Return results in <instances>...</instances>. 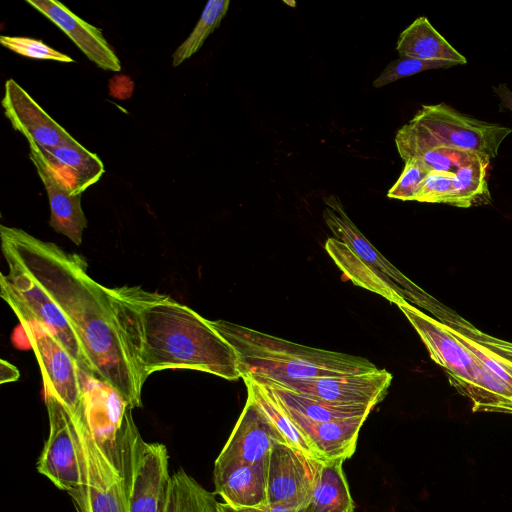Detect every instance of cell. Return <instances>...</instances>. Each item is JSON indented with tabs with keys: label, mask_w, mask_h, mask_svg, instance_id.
<instances>
[{
	"label": "cell",
	"mask_w": 512,
	"mask_h": 512,
	"mask_svg": "<svg viewBox=\"0 0 512 512\" xmlns=\"http://www.w3.org/2000/svg\"><path fill=\"white\" fill-rule=\"evenodd\" d=\"M6 262L23 270L54 301L74 330L94 377L134 409L141 392L114 318L106 287L93 280L78 254L15 227L0 226Z\"/></svg>",
	"instance_id": "obj_1"
},
{
	"label": "cell",
	"mask_w": 512,
	"mask_h": 512,
	"mask_svg": "<svg viewBox=\"0 0 512 512\" xmlns=\"http://www.w3.org/2000/svg\"><path fill=\"white\" fill-rule=\"evenodd\" d=\"M119 335L137 383L154 372L184 368L238 380L234 348L197 312L168 295L123 285L108 288Z\"/></svg>",
	"instance_id": "obj_2"
},
{
	"label": "cell",
	"mask_w": 512,
	"mask_h": 512,
	"mask_svg": "<svg viewBox=\"0 0 512 512\" xmlns=\"http://www.w3.org/2000/svg\"><path fill=\"white\" fill-rule=\"evenodd\" d=\"M209 322L236 351L241 378L302 380L377 369L360 356L304 346L225 320Z\"/></svg>",
	"instance_id": "obj_3"
},
{
	"label": "cell",
	"mask_w": 512,
	"mask_h": 512,
	"mask_svg": "<svg viewBox=\"0 0 512 512\" xmlns=\"http://www.w3.org/2000/svg\"><path fill=\"white\" fill-rule=\"evenodd\" d=\"M118 448L128 512H163L171 477L168 452L162 443L143 440L132 409L124 417Z\"/></svg>",
	"instance_id": "obj_4"
},
{
	"label": "cell",
	"mask_w": 512,
	"mask_h": 512,
	"mask_svg": "<svg viewBox=\"0 0 512 512\" xmlns=\"http://www.w3.org/2000/svg\"><path fill=\"white\" fill-rule=\"evenodd\" d=\"M397 306L419 334L431 359L444 369L450 384L471 401L473 412H478L482 368L470 349L448 325L425 314L408 301Z\"/></svg>",
	"instance_id": "obj_5"
},
{
	"label": "cell",
	"mask_w": 512,
	"mask_h": 512,
	"mask_svg": "<svg viewBox=\"0 0 512 512\" xmlns=\"http://www.w3.org/2000/svg\"><path fill=\"white\" fill-rule=\"evenodd\" d=\"M82 470L80 486L68 493L77 512H128L124 479L93 437L80 410L73 415Z\"/></svg>",
	"instance_id": "obj_6"
},
{
	"label": "cell",
	"mask_w": 512,
	"mask_h": 512,
	"mask_svg": "<svg viewBox=\"0 0 512 512\" xmlns=\"http://www.w3.org/2000/svg\"><path fill=\"white\" fill-rule=\"evenodd\" d=\"M6 263L8 273L0 275L2 299L19 321L33 320L46 325L68 350L78 367L94 377L80 341L59 307L23 270L11 262Z\"/></svg>",
	"instance_id": "obj_7"
},
{
	"label": "cell",
	"mask_w": 512,
	"mask_h": 512,
	"mask_svg": "<svg viewBox=\"0 0 512 512\" xmlns=\"http://www.w3.org/2000/svg\"><path fill=\"white\" fill-rule=\"evenodd\" d=\"M410 123L446 146L489 160L497 157L502 141L512 132L511 128L470 117L445 103L423 105Z\"/></svg>",
	"instance_id": "obj_8"
},
{
	"label": "cell",
	"mask_w": 512,
	"mask_h": 512,
	"mask_svg": "<svg viewBox=\"0 0 512 512\" xmlns=\"http://www.w3.org/2000/svg\"><path fill=\"white\" fill-rule=\"evenodd\" d=\"M49 436L37 462V470L58 489L70 493L82 481L77 430L73 415L53 394L44 392Z\"/></svg>",
	"instance_id": "obj_9"
},
{
	"label": "cell",
	"mask_w": 512,
	"mask_h": 512,
	"mask_svg": "<svg viewBox=\"0 0 512 512\" xmlns=\"http://www.w3.org/2000/svg\"><path fill=\"white\" fill-rule=\"evenodd\" d=\"M20 323L39 363L44 392L57 397L72 415L77 414L82 385L76 361L46 325L33 320Z\"/></svg>",
	"instance_id": "obj_10"
},
{
	"label": "cell",
	"mask_w": 512,
	"mask_h": 512,
	"mask_svg": "<svg viewBox=\"0 0 512 512\" xmlns=\"http://www.w3.org/2000/svg\"><path fill=\"white\" fill-rule=\"evenodd\" d=\"M322 463L287 443H275L267 462L268 504L305 508Z\"/></svg>",
	"instance_id": "obj_11"
},
{
	"label": "cell",
	"mask_w": 512,
	"mask_h": 512,
	"mask_svg": "<svg viewBox=\"0 0 512 512\" xmlns=\"http://www.w3.org/2000/svg\"><path fill=\"white\" fill-rule=\"evenodd\" d=\"M392 378L390 372L377 368L368 372L313 379L267 380L330 403L375 407L387 395Z\"/></svg>",
	"instance_id": "obj_12"
},
{
	"label": "cell",
	"mask_w": 512,
	"mask_h": 512,
	"mask_svg": "<svg viewBox=\"0 0 512 512\" xmlns=\"http://www.w3.org/2000/svg\"><path fill=\"white\" fill-rule=\"evenodd\" d=\"M81 412L100 447L119 469V435L126 412L133 409L111 386L80 369Z\"/></svg>",
	"instance_id": "obj_13"
},
{
	"label": "cell",
	"mask_w": 512,
	"mask_h": 512,
	"mask_svg": "<svg viewBox=\"0 0 512 512\" xmlns=\"http://www.w3.org/2000/svg\"><path fill=\"white\" fill-rule=\"evenodd\" d=\"M324 202L327 207L323 217L335 238L344 242L360 259L395 283L404 292L409 303L413 302L427 309L433 298L402 274L367 240L348 217L339 200L330 196Z\"/></svg>",
	"instance_id": "obj_14"
},
{
	"label": "cell",
	"mask_w": 512,
	"mask_h": 512,
	"mask_svg": "<svg viewBox=\"0 0 512 512\" xmlns=\"http://www.w3.org/2000/svg\"><path fill=\"white\" fill-rule=\"evenodd\" d=\"M277 442L287 443L272 423L247 399L227 442L215 460L214 469L265 462Z\"/></svg>",
	"instance_id": "obj_15"
},
{
	"label": "cell",
	"mask_w": 512,
	"mask_h": 512,
	"mask_svg": "<svg viewBox=\"0 0 512 512\" xmlns=\"http://www.w3.org/2000/svg\"><path fill=\"white\" fill-rule=\"evenodd\" d=\"M2 107L14 130L19 131L27 140L33 141L40 147H54L75 141L13 79L5 82Z\"/></svg>",
	"instance_id": "obj_16"
},
{
	"label": "cell",
	"mask_w": 512,
	"mask_h": 512,
	"mask_svg": "<svg viewBox=\"0 0 512 512\" xmlns=\"http://www.w3.org/2000/svg\"><path fill=\"white\" fill-rule=\"evenodd\" d=\"M30 151L72 193H82L99 181L105 173L104 164L76 140L54 147H40L31 140Z\"/></svg>",
	"instance_id": "obj_17"
},
{
	"label": "cell",
	"mask_w": 512,
	"mask_h": 512,
	"mask_svg": "<svg viewBox=\"0 0 512 512\" xmlns=\"http://www.w3.org/2000/svg\"><path fill=\"white\" fill-rule=\"evenodd\" d=\"M26 2L59 27L97 67L106 71H121L120 59L99 28L81 19L59 1Z\"/></svg>",
	"instance_id": "obj_18"
},
{
	"label": "cell",
	"mask_w": 512,
	"mask_h": 512,
	"mask_svg": "<svg viewBox=\"0 0 512 512\" xmlns=\"http://www.w3.org/2000/svg\"><path fill=\"white\" fill-rule=\"evenodd\" d=\"M395 143L404 161L417 158L435 171L456 174L460 168L485 158L476 153L446 146L410 122L398 130Z\"/></svg>",
	"instance_id": "obj_19"
},
{
	"label": "cell",
	"mask_w": 512,
	"mask_h": 512,
	"mask_svg": "<svg viewBox=\"0 0 512 512\" xmlns=\"http://www.w3.org/2000/svg\"><path fill=\"white\" fill-rule=\"evenodd\" d=\"M267 462L234 464L214 469V493L232 507L268 504Z\"/></svg>",
	"instance_id": "obj_20"
},
{
	"label": "cell",
	"mask_w": 512,
	"mask_h": 512,
	"mask_svg": "<svg viewBox=\"0 0 512 512\" xmlns=\"http://www.w3.org/2000/svg\"><path fill=\"white\" fill-rule=\"evenodd\" d=\"M285 412L324 461L351 458L356 450L359 431L367 419L357 417L317 423Z\"/></svg>",
	"instance_id": "obj_21"
},
{
	"label": "cell",
	"mask_w": 512,
	"mask_h": 512,
	"mask_svg": "<svg viewBox=\"0 0 512 512\" xmlns=\"http://www.w3.org/2000/svg\"><path fill=\"white\" fill-rule=\"evenodd\" d=\"M30 159L48 195L51 210L49 225L79 246L82 243L83 231L88 224L81 206L82 195L72 193L31 151Z\"/></svg>",
	"instance_id": "obj_22"
},
{
	"label": "cell",
	"mask_w": 512,
	"mask_h": 512,
	"mask_svg": "<svg viewBox=\"0 0 512 512\" xmlns=\"http://www.w3.org/2000/svg\"><path fill=\"white\" fill-rule=\"evenodd\" d=\"M244 377H250L261 385L285 411L317 423L368 417L374 408L364 405L330 403L289 390L261 377Z\"/></svg>",
	"instance_id": "obj_23"
},
{
	"label": "cell",
	"mask_w": 512,
	"mask_h": 512,
	"mask_svg": "<svg viewBox=\"0 0 512 512\" xmlns=\"http://www.w3.org/2000/svg\"><path fill=\"white\" fill-rule=\"evenodd\" d=\"M325 249L355 285L379 294L396 305L407 301L404 292L395 283L360 259L344 242L335 237L328 238Z\"/></svg>",
	"instance_id": "obj_24"
},
{
	"label": "cell",
	"mask_w": 512,
	"mask_h": 512,
	"mask_svg": "<svg viewBox=\"0 0 512 512\" xmlns=\"http://www.w3.org/2000/svg\"><path fill=\"white\" fill-rule=\"evenodd\" d=\"M396 49L400 57L419 60H441L456 65L466 64L459 53L429 22L425 16L418 17L399 35Z\"/></svg>",
	"instance_id": "obj_25"
},
{
	"label": "cell",
	"mask_w": 512,
	"mask_h": 512,
	"mask_svg": "<svg viewBox=\"0 0 512 512\" xmlns=\"http://www.w3.org/2000/svg\"><path fill=\"white\" fill-rule=\"evenodd\" d=\"M343 460L322 463L319 475L304 512H353L355 503L343 470Z\"/></svg>",
	"instance_id": "obj_26"
},
{
	"label": "cell",
	"mask_w": 512,
	"mask_h": 512,
	"mask_svg": "<svg viewBox=\"0 0 512 512\" xmlns=\"http://www.w3.org/2000/svg\"><path fill=\"white\" fill-rule=\"evenodd\" d=\"M242 379L247 388V399L272 423L285 438L287 444L308 457L325 462L277 401L250 377Z\"/></svg>",
	"instance_id": "obj_27"
},
{
	"label": "cell",
	"mask_w": 512,
	"mask_h": 512,
	"mask_svg": "<svg viewBox=\"0 0 512 512\" xmlns=\"http://www.w3.org/2000/svg\"><path fill=\"white\" fill-rule=\"evenodd\" d=\"M215 495L179 469L170 477L163 512H219Z\"/></svg>",
	"instance_id": "obj_28"
},
{
	"label": "cell",
	"mask_w": 512,
	"mask_h": 512,
	"mask_svg": "<svg viewBox=\"0 0 512 512\" xmlns=\"http://www.w3.org/2000/svg\"><path fill=\"white\" fill-rule=\"evenodd\" d=\"M490 160L480 158L458 170L453 177L450 205L469 208L490 201L487 167Z\"/></svg>",
	"instance_id": "obj_29"
},
{
	"label": "cell",
	"mask_w": 512,
	"mask_h": 512,
	"mask_svg": "<svg viewBox=\"0 0 512 512\" xmlns=\"http://www.w3.org/2000/svg\"><path fill=\"white\" fill-rule=\"evenodd\" d=\"M229 5V0H210L207 2L190 35L174 51L172 55L173 67L179 66L202 47L208 36L220 25Z\"/></svg>",
	"instance_id": "obj_30"
},
{
	"label": "cell",
	"mask_w": 512,
	"mask_h": 512,
	"mask_svg": "<svg viewBox=\"0 0 512 512\" xmlns=\"http://www.w3.org/2000/svg\"><path fill=\"white\" fill-rule=\"evenodd\" d=\"M456 64L441 60H419L415 58L400 57L390 62L382 73L374 80L375 88L383 87L391 82L420 73L430 69H443Z\"/></svg>",
	"instance_id": "obj_31"
},
{
	"label": "cell",
	"mask_w": 512,
	"mask_h": 512,
	"mask_svg": "<svg viewBox=\"0 0 512 512\" xmlns=\"http://www.w3.org/2000/svg\"><path fill=\"white\" fill-rule=\"evenodd\" d=\"M431 171V168L422 160L407 159L401 175L388 191L387 197L402 201H414L422 182Z\"/></svg>",
	"instance_id": "obj_32"
},
{
	"label": "cell",
	"mask_w": 512,
	"mask_h": 512,
	"mask_svg": "<svg viewBox=\"0 0 512 512\" xmlns=\"http://www.w3.org/2000/svg\"><path fill=\"white\" fill-rule=\"evenodd\" d=\"M0 43L5 48L24 57L42 60H54L64 63L74 62L70 56L53 49L41 40L28 37L2 35L0 36Z\"/></svg>",
	"instance_id": "obj_33"
},
{
	"label": "cell",
	"mask_w": 512,
	"mask_h": 512,
	"mask_svg": "<svg viewBox=\"0 0 512 512\" xmlns=\"http://www.w3.org/2000/svg\"><path fill=\"white\" fill-rule=\"evenodd\" d=\"M454 175L432 170L422 182L414 201L450 205Z\"/></svg>",
	"instance_id": "obj_34"
},
{
	"label": "cell",
	"mask_w": 512,
	"mask_h": 512,
	"mask_svg": "<svg viewBox=\"0 0 512 512\" xmlns=\"http://www.w3.org/2000/svg\"><path fill=\"white\" fill-rule=\"evenodd\" d=\"M219 512H304L305 508L266 504L256 507H232L224 502L218 504Z\"/></svg>",
	"instance_id": "obj_35"
},
{
	"label": "cell",
	"mask_w": 512,
	"mask_h": 512,
	"mask_svg": "<svg viewBox=\"0 0 512 512\" xmlns=\"http://www.w3.org/2000/svg\"><path fill=\"white\" fill-rule=\"evenodd\" d=\"M20 377V372L16 366L8 361L0 360V383H9L17 381Z\"/></svg>",
	"instance_id": "obj_36"
},
{
	"label": "cell",
	"mask_w": 512,
	"mask_h": 512,
	"mask_svg": "<svg viewBox=\"0 0 512 512\" xmlns=\"http://www.w3.org/2000/svg\"><path fill=\"white\" fill-rule=\"evenodd\" d=\"M493 91L500 98V105L504 109H508L512 113V91L506 84H499L493 87Z\"/></svg>",
	"instance_id": "obj_37"
}]
</instances>
